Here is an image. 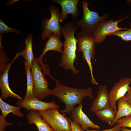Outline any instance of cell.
<instances>
[{"instance_id": "cell-20", "label": "cell", "mask_w": 131, "mask_h": 131, "mask_svg": "<svg viewBox=\"0 0 131 131\" xmlns=\"http://www.w3.org/2000/svg\"><path fill=\"white\" fill-rule=\"evenodd\" d=\"M97 116L101 120L110 125L114 121L116 113L110 106L95 113Z\"/></svg>"}, {"instance_id": "cell-1", "label": "cell", "mask_w": 131, "mask_h": 131, "mask_svg": "<svg viewBox=\"0 0 131 131\" xmlns=\"http://www.w3.org/2000/svg\"><path fill=\"white\" fill-rule=\"evenodd\" d=\"M54 81L56 82L55 87L50 90L49 96H55L65 104V109L60 111L62 113H67L71 116L74 106L77 104L80 105L84 98H94L93 90L91 87L85 89L73 88L61 84L58 80L55 79Z\"/></svg>"}, {"instance_id": "cell-12", "label": "cell", "mask_w": 131, "mask_h": 131, "mask_svg": "<svg viewBox=\"0 0 131 131\" xmlns=\"http://www.w3.org/2000/svg\"><path fill=\"white\" fill-rule=\"evenodd\" d=\"M53 1L59 3L61 6L60 22L66 20L69 14L71 15L74 20L77 18L79 14L77 6L78 0H55Z\"/></svg>"}, {"instance_id": "cell-25", "label": "cell", "mask_w": 131, "mask_h": 131, "mask_svg": "<svg viewBox=\"0 0 131 131\" xmlns=\"http://www.w3.org/2000/svg\"><path fill=\"white\" fill-rule=\"evenodd\" d=\"M11 32H14L18 34L21 33L19 30L9 27L1 19H0V35L3 34Z\"/></svg>"}, {"instance_id": "cell-30", "label": "cell", "mask_w": 131, "mask_h": 131, "mask_svg": "<svg viewBox=\"0 0 131 131\" xmlns=\"http://www.w3.org/2000/svg\"><path fill=\"white\" fill-rule=\"evenodd\" d=\"M124 97L127 101L131 105V86H130L129 89Z\"/></svg>"}, {"instance_id": "cell-24", "label": "cell", "mask_w": 131, "mask_h": 131, "mask_svg": "<svg viewBox=\"0 0 131 131\" xmlns=\"http://www.w3.org/2000/svg\"><path fill=\"white\" fill-rule=\"evenodd\" d=\"M130 28L124 31H119L111 35H115L121 38L123 41H131V23L130 24Z\"/></svg>"}, {"instance_id": "cell-27", "label": "cell", "mask_w": 131, "mask_h": 131, "mask_svg": "<svg viewBox=\"0 0 131 131\" xmlns=\"http://www.w3.org/2000/svg\"><path fill=\"white\" fill-rule=\"evenodd\" d=\"M12 124L9 121H7L5 118L1 115H0V131H5L6 127Z\"/></svg>"}, {"instance_id": "cell-6", "label": "cell", "mask_w": 131, "mask_h": 131, "mask_svg": "<svg viewBox=\"0 0 131 131\" xmlns=\"http://www.w3.org/2000/svg\"><path fill=\"white\" fill-rule=\"evenodd\" d=\"M48 9L51 13L50 18L45 19L41 22V38L43 40L48 38L52 34H62L60 25V13L59 9L53 5H50Z\"/></svg>"}, {"instance_id": "cell-21", "label": "cell", "mask_w": 131, "mask_h": 131, "mask_svg": "<svg viewBox=\"0 0 131 131\" xmlns=\"http://www.w3.org/2000/svg\"><path fill=\"white\" fill-rule=\"evenodd\" d=\"M27 78V88L24 98L36 97L33 92L34 84L31 68L26 62H24Z\"/></svg>"}, {"instance_id": "cell-19", "label": "cell", "mask_w": 131, "mask_h": 131, "mask_svg": "<svg viewBox=\"0 0 131 131\" xmlns=\"http://www.w3.org/2000/svg\"><path fill=\"white\" fill-rule=\"evenodd\" d=\"M22 107L20 106H12L3 101L0 98V108L1 112V115L5 118L9 113H11L14 115L20 117H24L25 115L20 110Z\"/></svg>"}, {"instance_id": "cell-15", "label": "cell", "mask_w": 131, "mask_h": 131, "mask_svg": "<svg viewBox=\"0 0 131 131\" xmlns=\"http://www.w3.org/2000/svg\"><path fill=\"white\" fill-rule=\"evenodd\" d=\"M13 62L9 64L0 77V88L1 95L0 97L2 99H7L8 97H12L18 100L22 99L18 94L13 92L10 88L8 81V73Z\"/></svg>"}, {"instance_id": "cell-14", "label": "cell", "mask_w": 131, "mask_h": 131, "mask_svg": "<svg viewBox=\"0 0 131 131\" xmlns=\"http://www.w3.org/2000/svg\"><path fill=\"white\" fill-rule=\"evenodd\" d=\"M78 46L77 51L80 52L83 50L88 51L90 54L92 59L94 60L95 54V39L92 35L82 33L80 32L76 35Z\"/></svg>"}, {"instance_id": "cell-2", "label": "cell", "mask_w": 131, "mask_h": 131, "mask_svg": "<svg viewBox=\"0 0 131 131\" xmlns=\"http://www.w3.org/2000/svg\"><path fill=\"white\" fill-rule=\"evenodd\" d=\"M78 27L74 22H67L61 26V31L65 39L64 49L62 54L61 61L59 66L66 70H71L73 74H77L79 71L76 69L74 63L77 58L76 52L77 41L74 34Z\"/></svg>"}, {"instance_id": "cell-4", "label": "cell", "mask_w": 131, "mask_h": 131, "mask_svg": "<svg viewBox=\"0 0 131 131\" xmlns=\"http://www.w3.org/2000/svg\"><path fill=\"white\" fill-rule=\"evenodd\" d=\"M38 112L54 131H72L71 119L65 113L61 114L57 108H52Z\"/></svg>"}, {"instance_id": "cell-13", "label": "cell", "mask_w": 131, "mask_h": 131, "mask_svg": "<svg viewBox=\"0 0 131 131\" xmlns=\"http://www.w3.org/2000/svg\"><path fill=\"white\" fill-rule=\"evenodd\" d=\"M97 96L94 100L90 110L94 113L110 105V100L107 87L101 85L98 88Z\"/></svg>"}, {"instance_id": "cell-9", "label": "cell", "mask_w": 131, "mask_h": 131, "mask_svg": "<svg viewBox=\"0 0 131 131\" xmlns=\"http://www.w3.org/2000/svg\"><path fill=\"white\" fill-rule=\"evenodd\" d=\"M131 79L125 77L120 79L115 82L108 93L110 100V106L116 113V102L121 98L124 97L128 91Z\"/></svg>"}, {"instance_id": "cell-7", "label": "cell", "mask_w": 131, "mask_h": 131, "mask_svg": "<svg viewBox=\"0 0 131 131\" xmlns=\"http://www.w3.org/2000/svg\"><path fill=\"white\" fill-rule=\"evenodd\" d=\"M127 17V16L116 21H114V18L112 19L100 23L95 28L92 35L94 38L95 43L98 44L103 42L107 36L116 32L127 30L128 28H122L118 26L119 22Z\"/></svg>"}, {"instance_id": "cell-32", "label": "cell", "mask_w": 131, "mask_h": 131, "mask_svg": "<svg viewBox=\"0 0 131 131\" xmlns=\"http://www.w3.org/2000/svg\"><path fill=\"white\" fill-rule=\"evenodd\" d=\"M131 2V0H128L127 1V3L129 4L130 2Z\"/></svg>"}, {"instance_id": "cell-22", "label": "cell", "mask_w": 131, "mask_h": 131, "mask_svg": "<svg viewBox=\"0 0 131 131\" xmlns=\"http://www.w3.org/2000/svg\"><path fill=\"white\" fill-rule=\"evenodd\" d=\"M82 52V57L87 63L90 69L91 76V81L93 84L98 85V84L96 81L94 77L93 74V68L91 63L92 57L90 53L88 51L83 50Z\"/></svg>"}, {"instance_id": "cell-10", "label": "cell", "mask_w": 131, "mask_h": 131, "mask_svg": "<svg viewBox=\"0 0 131 131\" xmlns=\"http://www.w3.org/2000/svg\"><path fill=\"white\" fill-rule=\"evenodd\" d=\"M16 103L18 106L25 108L26 111L34 110L38 112L52 108L57 109L59 108V106L53 101L49 102H45L36 97L24 98L18 100Z\"/></svg>"}, {"instance_id": "cell-11", "label": "cell", "mask_w": 131, "mask_h": 131, "mask_svg": "<svg viewBox=\"0 0 131 131\" xmlns=\"http://www.w3.org/2000/svg\"><path fill=\"white\" fill-rule=\"evenodd\" d=\"M83 104L74 107L72 110L71 116L73 121L76 123L80 124L84 131L89 128L95 129H99V126L93 123L88 117L82 110Z\"/></svg>"}, {"instance_id": "cell-26", "label": "cell", "mask_w": 131, "mask_h": 131, "mask_svg": "<svg viewBox=\"0 0 131 131\" xmlns=\"http://www.w3.org/2000/svg\"><path fill=\"white\" fill-rule=\"evenodd\" d=\"M115 123L118 127L120 128H131V115L118 119Z\"/></svg>"}, {"instance_id": "cell-5", "label": "cell", "mask_w": 131, "mask_h": 131, "mask_svg": "<svg viewBox=\"0 0 131 131\" xmlns=\"http://www.w3.org/2000/svg\"><path fill=\"white\" fill-rule=\"evenodd\" d=\"M34 84L33 92L35 97L42 100L49 96L50 90L48 88L47 81L45 77L37 58L33 59L31 67Z\"/></svg>"}, {"instance_id": "cell-17", "label": "cell", "mask_w": 131, "mask_h": 131, "mask_svg": "<svg viewBox=\"0 0 131 131\" xmlns=\"http://www.w3.org/2000/svg\"><path fill=\"white\" fill-rule=\"evenodd\" d=\"M117 101L118 110L115 120L110 125V126L113 125L118 119L131 115V105L127 101L124 97L121 98Z\"/></svg>"}, {"instance_id": "cell-16", "label": "cell", "mask_w": 131, "mask_h": 131, "mask_svg": "<svg viewBox=\"0 0 131 131\" xmlns=\"http://www.w3.org/2000/svg\"><path fill=\"white\" fill-rule=\"evenodd\" d=\"M28 123L35 124L39 131H54L50 125L41 117L37 111H30L27 115Z\"/></svg>"}, {"instance_id": "cell-29", "label": "cell", "mask_w": 131, "mask_h": 131, "mask_svg": "<svg viewBox=\"0 0 131 131\" xmlns=\"http://www.w3.org/2000/svg\"><path fill=\"white\" fill-rule=\"evenodd\" d=\"M121 128L119 127L117 125H115L112 128L102 130H89L87 129L85 131H120Z\"/></svg>"}, {"instance_id": "cell-8", "label": "cell", "mask_w": 131, "mask_h": 131, "mask_svg": "<svg viewBox=\"0 0 131 131\" xmlns=\"http://www.w3.org/2000/svg\"><path fill=\"white\" fill-rule=\"evenodd\" d=\"M61 35L52 34L48 37L47 41L45 44V48L39 57L37 58L38 62L41 70L45 74H48L50 73L49 66L44 64L42 59L43 56L48 51L53 50L60 53H63L62 49L63 43L60 41Z\"/></svg>"}, {"instance_id": "cell-18", "label": "cell", "mask_w": 131, "mask_h": 131, "mask_svg": "<svg viewBox=\"0 0 131 131\" xmlns=\"http://www.w3.org/2000/svg\"><path fill=\"white\" fill-rule=\"evenodd\" d=\"M33 35L32 33H30L27 37L25 40V48L20 53H18L19 56H22L25 62L31 68L34 58L32 50Z\"/></svg>"}, {"instance_id": "cell-23", "label": "cell", "mask_w": 131, "mask_h": 131, "mask_svg": "<svg viewBox=\"0 0 131 131\" xmlns=\"http://www.w3.org/2000/svg\"><path fill=\"white\" fill-rule=\"evenodd\" d=\"M0 75L2 74L6 69L9 63V59L3 48H0Z\"/></svg>"}, {"instance_id": "cell-3", "label": "cell", "mask_w": 131, "mask_h": 131, "mask_svg": "<svg viewBox=\"0 0 131 131\" xmlns=\"http://www.w3.org/2000/svg\"><path fill=\"white\" fill-rule=\"evenodd\" d=\"M81 3L83 12L82 17L80 20L74 23L81 29L80 32L92 35L97 26L100 22L106 20L108 18V15L106 13L102 16H100L97 13L89 9L88 7L89 3L83 0Z\"/></svg>"}, {"instance_id": "cell-31", "label": "cell", "mask_w": 131, "mask_h": 131, "mask_svg": "<svg viewBox=\"0 0 131 131\" xmlns=\"http://www.w3.org/2000/svg\"><path fill=\"white\" fill-rule=\"evenodd\" d=\"M120 131H131V130L126 128H121Z\"/></svg>"}, {"instance_id": "cell-28", "label": "cell", "mask_w": 131, "mask_h": 131, "mask_svg": "<svg viewBox=\"0 0 131 131\" xmlns=\"http://www.w3.org/2000/svg\"><path fill=\"white\" fill-rule=\"evenodd\" d=\"M72 131H84L81 126L70 119Z\"/></svg>"}]
</instances>
